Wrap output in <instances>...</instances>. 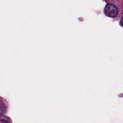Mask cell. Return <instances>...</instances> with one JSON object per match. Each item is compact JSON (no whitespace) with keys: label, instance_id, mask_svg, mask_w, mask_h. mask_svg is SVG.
Wrapping results in <instances>:
<instances>
[{"label":"cell","instance_id":"cell-4","mask_svg":"<svg viewBox=\"0 0 123 123\" xmlns=\"http://www.w3.org/2000/svg\"><path fill=\"white\" fill-rule=\"evenodd\" d=\"M120 24L121 25H122L123 26V17L122 18V19L121 20V22H120Z\"/></svg>","mask_w":123,"mask_h":123},{"label":"cell","instance_id":"cell-2","mask_svg":"<svg viewBox=\"0 0 123 123\" xmlns=\"http://www.w3.org/2000/svg\"><path fill=\"white\" fill-rule=\"evenodd\" d=\"M6 111L5 107L3 104L0 105V116H2Z\"/></svg>","mask_w":123,"mask_h":123},{"label":"cell","instance_id":"cell-1","mask_svg":"<svg viewBox=\"0 0 123 123\" xmlns=\"http://www.w3.org/2000/svg\"><path fill=\"white\" fill-rule=\"evenodd\" d=\"M104 12L109 17H115L118 14V10L117 7L114 4H108L105 7Z\"/></svg>","mask_w":123,"mask_h":123},{"label":"cell","instance_id":"cell-3","mask_svg":"<svg viewBox=\"0 0 123 123\" xmlns=\"http://www.w3.org/2000/svg\"><path fill=\"white\" fill-rule=\"evenodd\" d=\"M0 123H8V122L6 120H0Z\"/></svg>","mask_w":123,"mask_h":123}]
</instances>
